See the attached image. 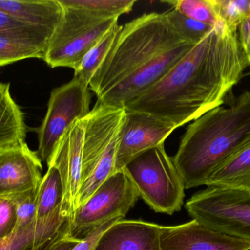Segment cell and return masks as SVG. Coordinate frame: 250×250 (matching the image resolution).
Wrapping results in <instances>:
<instances>
[{
    "label": "cell",
    "mask_w": 250,
    "mask_h": 250,
    "mask_svg": "<svg viewBox=\"0 0 250 250\" xmlns=\"http://www.w3.org/2000/svg\"><path fill=\"white\" fill-rule=\"evenodd\" d=\"M207 186L250 189V140L214 172Z\"/></svg>",
    "instance_id": "19"
},
{
    "label": "cell",
    "mask_w": 250,
    "mask_h": 250,
    "mask_svg": "<svg viewBox=\"0 0 250 250\" xmlns=\"http://www.w3.org/2000/svg\"><path fill=\"white\" fill-rule=\"evenodd\" d=\"M42 161L26 142L0 150V197L38 191Z\"/></svg>",
    "instance_id": "13"
},
{
    "label": "cell",
    "mask_w": 250,
    "mask_h": 250,
    "mask_svg": "<svg viewBox=\"0 0 250 250\" xmlns=\"http://www.w3.org/2000/svg\"><path fill=\"white\" fill-rule=\"evenodd\" d=\"M250 140V91L189 125L173 157L185 189L207 186L210 178Z\"/></svg>",
    "instance_id": "2"
},
{
    "label": "cell",
    "mask_w": 250,
    "mask_h": 250,
    "mask_svg": "<svg viewBox=\"0 0 250 250\" xmlns=\"http://www.w3.org/2000/svg\"><path fill=\"white\" fill-rule=\"evenodd\" d=\"M176 129L171 122L154 114L126 110L114 173L142 153L164 144Z\"/></svg>",
    "instance_id": "10"
},
{
    "label": "cell",
    "mask_w": 250,
    "mask_h": 250,
    "mask_svg": "<svg viewBox=\"0 0 250 250\" xmlns=\"http://www.w3.org/2000/svg\"><path fill=\"white\" fill-rule=\"evenodd\" d=\"M24 114L10 94V83L0 82V150L25 142Z\"/></svg>",
    "instance_id": "18"
},
{
    "label": "cell",
    "mask_w": 250,
    "mask_h": 250,
    "mask_svg": "<svg viewBox=\"0 0 250 250\" xmlns=\"http://www.w3.org/2000/svg\"><path fill=\"white\" fill-rule=\"evenodd\" d=\"M62 5L89 10L103 16L119 17L129 13L136 0H59Z\"/></svg>",
    "instance_id": "24"
},
{
    "label": "cell",
    "mask_w": 250,
    "mask_h": 250,
    "mask_svg": "<svg viewBox=\"0 0 250 250\" xmlns=\"http://www.w3.org/2000/svg\"><path fill=\"white\" fill-rule=\"evenodd\" d=\"M62 6V17L48 42L43 61L51 68H70L75 70L87 51L118 24L120 18Z\"/></svg>",
    "instance_id": "6"
},
{
    "label": "cell",
    "mask_w": 250,
    "mask_h": 250,
    "mask_svg": "<svg viewBox=\"0 0 250 250\" xmlns=\"http://www.w3.org/2000/svg\"><path fill=\"white\" fill-rule=\"evenodd\" d=\"M216 4L220 20L232 30L250 16V0H216Z\"/></svg>",
    "instance_id": "27"
},
{
    "label": "cell",
    "mask_w": 250,
    "mask_h": 250,
    "mask_svg": "<svg viewBox=\"0 0 250 250\" xmlns=\"http://www.w3.org/2000/svg\"><path fill=\"white\" fill-rule=\"evenodd\" d=\"M238 38L250 66V16L241 23L237 29Z\"/></svg>",
    "instance_id": "31"
},
{
    "label": "cell",
    "mask_w": 250,
    "mask_h": 250,
    "mask_svg": "<svg viewBox=\"0 0 250 250\" xmlns=\"http://www.w3.org/2000/svg\"><path fill=\"white\" fill-rule=\"evenodd\" d=\"M70 222L57 210L43 220H37L29 227L0 239V250H27L48 246L68 232Z\"/></svg>",
    "instance_id": "16"
},
{
    "label": "cell",
    "mask_w": 250,
    "mask_h": 250,
    "mask_svg": "<svg viewBox=\"0 0 250 250\" xmlns=\"http://www.w3.org/2000/svg\"><path fill=\"white\" fill-rule=\"evenodd\" d=\"M63 186L58 169L50 164L42 176L37 198V220H43L61 208Z\"/></svg>",
    "instance_id": "20"
},
{
    "label": "cell",
    "mask_w": 250,
    "mask_h": 250,
    "mask_svg": "<svg viewBox=\"0 0 250 250\" xmlns=\"http://www.w3.org/2000/svg\"><path fill=\"white\" fill-rule=\"evenodd\" d=\"M55 242H54V243H55ZM54 244H52V245H48V246L42 247V248H31V249H29L27 250H48V249H49V248H51V247L52 246V245H54Z\"/></svg>",
    "instance_id": "33"
},
{
    "label": "cell",
    "mask_w": 250,
    "mask_h": 250,
    "mask_svg": "<svg viewBox=\"0 0 250 250\" xmlns=\"http://www.w3.org/2000/svg\"><path fill=\"white\" fill-rule=\"evenodd\" d=\"M47 46L35 40L0 35V67L26 59L43 60Z\"/></svg>",
    "instance_id": "21"
},
{
    "label": "cell",
    "mask_w": 250,
    "mask_h": 250,
    "mask_svg": "<svg viewBox=\"0 0 250 250\" xmlns=\"http://www.w3.org/2000/svg\"><path fill=\"white\" fill-rule=\"evenodd\" d=\"M0 10L23 23L54 32L63 15L59 0H0Z\"/></svg>",
    "instance_id": "17"
},
{
    "label": "cell",
    "mask_w": 250,
    "mask_h": 250,
    "mask_svg": "<svg viewBox=\"0 0 250 250\" xmlns=\"http://www.w3.org/2000/svg\"><path fill=\"white\" fill-rule=\"evenodd\" d=\"M81 240L71 237L67 233L57 240L48 250H70Z\"/></svg>",
    "instance_id": "32"
},
{
    "label": "cell",
    "mask_w": 250,
    "mask_h": 250,
    "mask_svg": "<svg viewBox=\"0 0 250 250\" xmlns=\"http://www.w3.org/2000/svg\"><path fill=\"white\" fill-rule=\"evenodd\" d=\"M186 42L164 13L139 16L121 26L92 76L89 90L99 98L166 51Z\"/></svg>",
    "instance_id": "3"
},
{
    "label": "cell",
    "mask_w": 250,
    "mask_h": 250,
    "mask_svg": "<svg viewBox=\"0 0 250 250\" xmlns=\"http://www.w3.org/2000/svg\"><path fill=\"white\" fill-rule=\"evenodd\" d=\"M121 26L115 25L109 29L89 51L74 70V77L83 81L89 86L92 76L109 51Z\"/></svg>",
    "instance_id": "22"
},
{
    "label": "cell",
    "mask_w": 250,
    "mask_h": 250,
    "mask_svg": "<svg viewBox=\"0 0 250 250\" xmlns=\"http://www.w3.org/2000/svg\"><path fill=\"white\" fill-rule=\"evenodd\" d=\"M195 45L184 43L166 51L151 63L98 98L96 104L124 107L157 84Z\"/></svg>",
    "instance_id": "12"
},
{
    "label": "cell",
    "mask_w": 250,
    "mask_h": 250,
    "mask_svg": "<svg viewBox=\"0 0 250 250\" xmlns=\"http://www.w3.org/2000/svg\"><path fill=\"white\" fill-rule=\"evenodd\" d=\"M250 242L213 230L195 220L161 226L160 250H250Z\"/></svg>",
    "instance_id": "14"
},
{
    "label": "cell",
    "mask_w": 250,
    "mask_h": 250,
    "mask_svg": "<svg viewBox=\"0 0 250 250\" xmlns=\"http://www.w3.org/2000/svg\"><path fill=\"white\" fill-rule=\"evenodd\" d=\"M140 198L125 169L106 179L95 193L78 207L69 225L68 234L82 239L103 223L124 219Z\"/></svg>",
    "instance_id": "8"
},
{
    "label": "cell",
    "mask_w": 250,
    "mask_h": 250,
    "mask_svg": "<svg viewBox=\"0 0 250 250\" xmlns=\"http://www.w3.org/2000/svg\"><path fill=\"white\" fill-rule=\"evenodd\" d=\"M161 226L121 219L104 232L94 250H160Z\"/></svg>",
    "instance_id": "15"
},
{
    "label": "cell",
    "mask_w": 250,
    "mask_h": 250,
    "mask_svg": "<svg viewBox=\"0 0 250 250\" xmlns=\"http://www.w3.org/2000/svg\"><path fill=\"white\" fill-rule=\"evenodd\" d=\"M38 192L32 191L10 197L14 203L16 210V231L23 230L36 221Z\"/></svg>",
    "instance_id": "28"
},
{
    "label": "cell",
    "mask_w": 250,
    "mask_h": 250,
    "mask_svg": "<svg viewBox=\"0 0 250 250\" xmlns=\"http://www.w3.org/2000/svg\"><path fill=\"white\" fill-rule=\"evenodd\" d=\"M146 204L155 212L173 214L184 204L183 181L164 144L148 150L125 168Z\"/></svg>",
    "instance_id": "5"
},
{
    "label": "cell",
    "mask_w": 250,
    "mask_h": 250,
    "mask_svg": "<svg viewBox=\"0 0 250 250\" xmlns=\"http://www.w3.org/2000/svg\"><path fill=\"white\" fill-rule=\"evenodd\" d=\"M84 118L78 119L67 129L47 164V166H55L60 172L63 186L60 214L70 223L76 210V198L80 186Z\"/></svg>",
    "instance_id": "11"
},
{
    "label": "cell",
    "mask_w": 250,
    "mask_h": 250,
    "mask_svg": "<svg viewBox=\"0 0 250 250\" xmlns=\"http://www.w3.org/2000/svg\"><path fill=\"white\" fill-rule=\"evenodd\" d=\"M91 98L89 86L76 77L51 91L46 114L35 129L38 138L36 152L41 161L48 164L67 129L78 119L89 114Z\"/></svg>",
    "instance_id": "9"
},
{
    "label": "cell",
    "mask_w": 250,
    "mask_h": 250,
    "mask_svg": "<svg viewBox=\"0 0 250 250\" xmlns=\"http://www.w3.org/2000/svg\"><path fill=\"white\" fill-rule=\"evenodd\" d=\"M122 218H114L103 223L96 228L88 233L79 243L76 244L70 250H94L101 236L116 222Z\"/></svg>",
    "instance_id": "30"
},
{
    "label": "cell",
    "mask_w": 250,
    "mask_h": 250,
    "mask_svg": "<svg viewBox=\"0 0 250 250\" xmlns=\"http://www.w3.org/2000/svg\"><path fill=\"white\" fill-rule=\"evenodd\" d=\"M125 114V107L95 104L85 117L82 175L76 210L114 174Z\"/></svg>",
    "instance_id": "4"
},
{
    "label": "cell",
    "mask_w": 250,
    "mask_h": 250,
    "mask_svg": "<svg viewBox=\"0 0 250 250\" xmlns=\"http://www.w3.org/2000/svg\"><path fill=\"white\" fill-rule=\"evenodd\" d=\"M163 2L170 4L173 9L186 17L211 26L221 22L216 0H170Z\"/></svg>",
    "instance_id": "23"
},
{
    "label": "cell",
    "mask_w": 250,
    "mask_h": 250,
    "mask_svg": "<svg viewBox=\"0 0 250 250\" xmlns=\"http://www.w3.org/2000/svg\"><path fill=\"white\" fill-rule=\"evenodd\" d=\"M16 228L14 203L10 197H0V239L13 234Z\"/></svg>",
    "instance_id": "29"
},
{
    "label": "cell",
    "mask_w": 250,
    "mask_h": 250,
    "mask_svg": "<svg viewBox=\"0 0 250 250\" xmlns=\"http://www.w3.org/2000/svg\"><path fill=\"white\" fill-rule=\"evenodd\" d=\"M248 66L237 31L219 22L157 84L125 109L149 113L181 127L221 107Z\"/></svg>",
    "instance_id": "1"
},
{
    "label": "cell",
    "mask_w": 250,
    "mask_h": 250,
    "mask_svg": "<svg viewBox=\"0 0 250 250\" xmlns=\"http://www.w3.org/2000/svg\"><path fill=\"white\" fill-rule=\"evenodd\" d=\"M164 13L176 32L185 41L194 45L201 42L214 28L186 17L174 9Z\"/></svg>",
    "instance_id": "26"
},
{
    "label": "cell",
    "mask_w": 250,
    "mask_h": 250,
    "mask_svg": "<svg viewBox=\"0 0 250 250\" xmlns=\"http://www.w3.org/2000/svg\"><path fill=\"white\" fill-rule=\"evenodd\" d=\"M192 220L250 242V189L207 186L185 205Z\"/></svg>",
    "instance_id": "7"
},
{
    "label": "cell",
    "mask_w": 250,
    "mask_h": 250,
    "mask_svg": "<svg viewBox=\"0 0 250 250\" xmlns=\"http://www.w3.org/2000/svg\"><path fill=\"white\" fill-rule=\"evenodd\" d=\"M54 32L20 22L0 10V35L35 40L48 44Z\"/></svg>",
    "instance_id": "25"
}]
</instances>
